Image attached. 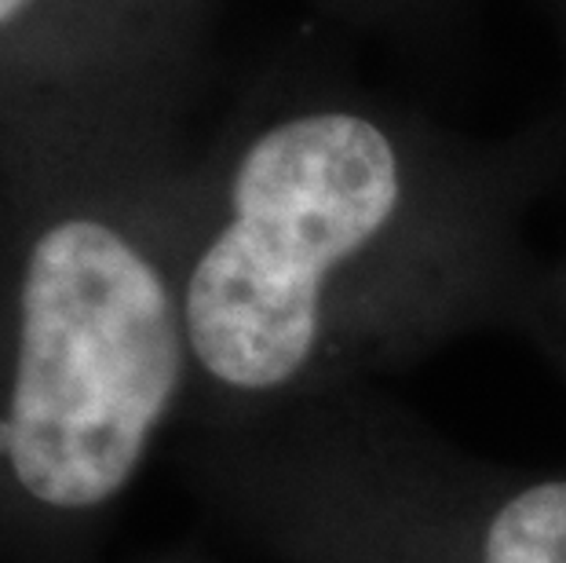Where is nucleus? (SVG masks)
I'll list each match as a JSON object with an SVG mask.
<instances>
[{
	"label": "nucleus",
	"instance_id": "obj_5",
	"mask_svg": "<svg viewBox=\"0 0 566 563\" xmlns=\"http://www.w3.org/2000/svg\"><path fill=\"white\" fill-rule=\"evenodd\" d=\"M311 4L355 30L420 33L439 22L453 0H311Z\"/></svg>",
	"mask_w": 566,
	"mask_h": 563
},
{
	"label": "nucleus",
	"instance_id": "obj_3",
	"mask_svg": "<svg viewBox=\"0 0 566 563\" xmlns=\"http://www.w3.org/2000/svg\"><path fill=\"white\" fill-rule=\"evenodd\" d=\"M172 453L274 563H566L563 469L479 458L373 385Z\"/></svg>",
	"mask_w": 566,
	"mask_h": 563
},
{
	"label": "nucleus",
	"instance_id": "obj_6",
	"mask_svg": "<svg viewBox=\"0 0 566 563\" xmlns=\"http://www.w3.org/2000/svg\"><path fill=\"white\" fill-rule=\"evenodd\" d=\"M520 330L566 377V253L541 268Z\"/></svg>",
	"mask_w": 566,
	"mask_h": 563
},
{
	"label": "nucleus",
	"instance_id": "obj_4",
	"mask_svg": "<svg viewBox=\"0 0 566 563\" xmlns=\"http://www.w3.org/2000/svg\"><path fill=\"white\" fill-rule=\"evenodd\" d=\"M205 0H0V52L27 63L0 143L55 132H176Z\"/></svg>",
	"mask_w": 566,
	"mask_h": 563
},
{
	"label": "nucleus",
	"instance_id": "obj_7",
	"mask_svg": "<svg viewBox=\"0 0 566 563\" xmlns=\"http://www.w3.org/2000/svg\"><path fill=\"white\" fill-rule=\"evenodd\" d=\"M125 563H220V560L198 542H172V545H161V549H150V553L132 556Z\"/></svg>",
	"mask_w": 566,
	"mask_h": 563
},
{
	"label": "nucleus",
	"instance_id": "obj_8",
	"mask_svg": "<svg viewBox=\"0 0 566 563\" xmlns=\"http://www.w3.org/2000/svg\"><path fill=\"white\" fill-rule=\"evenodd\" d=\"M559 8H563V27H566V0H559Z\"/></svg>",
	"mask_w": 566,
	"mask_h": 563
},
{
	"label": "nucleus",
	"instance_id": "obj_1",
	"mask_svg": "<svg viewBox=\"0 0 566 563\" xmlns=\"http://www.w3.org/2000/svg\"><path fill=\"white\" fill-rule=\"evenodd\" d=\"M548 139L483 143L380 92L289 81L190 154V385L172 447L242 436L490 326L545 263Z\"/></svg>",
	"mask_w": 566,
	"mask_h": 563
},
{
	"label": "nucleus",
	"instance_id": "obj_2",
	"mask_svg": "<svg viewBox=\"0 0 566 563\" xmlns=\"http://www.w3.org/2000/svg\"><path fill=\"white\" fill-rule=\"evenodd\" d=\"M0 154V563H103L187 403L190 154L165 132Z\"/></svg>",
	"mask_w": 566,
	"mask_h": 563
}]
</instances>
